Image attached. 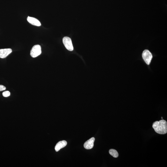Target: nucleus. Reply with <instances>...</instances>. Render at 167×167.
I'll return each instance as SVG.
<instances>
[{
    "label": "nucleus",
    "mask_w": 167,
    "mask_h": 167,
    "mask_svg": "<svg viewBox=\"0 0 167 167\" xmlns=\"http://www.w3.org/2000/svg\"><path fill=\"white\" fill-rule=\"evenodd\" d=\"M152 127L155 132L159 134H164L167 133V122L165 120L155 121L153 123Z\"/></svg>",
    "instance_id": "obj_1"
},
{
    "label": "nucleus",
    "mask_w": 167,
    "mask_h": 167,
    "mask_svg": "<svg viewBox=\"0 0 167 167\" xmlns=\"http://www.w3.org/2000/svg\"><path fill=\"white\" fill-rule=\"evenodd\" d=\"M42 53L40 46L37 45L33 46L31 50L30 55L33 58L36 57Z\"/></svg>",
    "instance_id": "obj_2"
},
{
    "label": "nucleus",
    "mask_w": 167,
    "mask_h": 167,
    "mask_svg": "<svg viewBox=\"0 0 167 167\" xmlns=\"http://www.w3.org/2000/svg\"><path fill=\"white\" fill-rule=\"evenodd\" d=\"M142 56L146 63L148 65H149L153 58L152 55L151 53L148 50H144L143 51Z\"/></svg>",
    "instance_id": "obj_3"
},
{
    "label": "nucleus",
    "mask_w": 167,
    "mask_h": 167,
    "mask_svg": "<svg viewBox=\"0 0 167 167\" xmlns=\"http://www.w3.org/2000/svg\"><path fill=\"white\" fill-rule=\"evenodd\" d=\"M63 41L64 45L67 50L70 51H73L74 50L72 40L70 38L67 37H64Z\"/></svg>",
    "instance_id": "obj_4"
},
{
    "label": "nucleus",
    "mask_w": 167,
    "mask_h": 167,
    "mask_svg": "<svg viewBox=\"0 0 167 167\" xmlns=\"http://www.w3.org/2000/svg\"><path fill=\"white\" fill-rule=\"evenodd\" d=\"M95 140V138L94 137H93L87 141H86L84 145V148L87 149H92L93 147L94 142Z\"/></svg>",
    "instance_id": "obj_5"
},
{
    "label": "nucleus",
    "mask_w": 167,
    "mask_h": 167,
    "mask_svg": "<svg viewBox=\"0 0 167 167\" xmlns=\"http://www.w3.org/2000/svg\"><path fill=\"white\" fill-rule=\"evenodd\" d=\"M12 52V50L10 48L0 49V58L3 59L6 57Z\"/></svg>",
    "instance_id": "obj_6"
},
{
    "label": "nucleus",
    "mask_w": 167,
    "mask_h": 167,
    "mask_svg": "<svg viewBox=\"0 0 167 167\" xmlns=\"http://www.w3.org/2000/svg\"><path fill=\"white\" fill-rule=\"evenodd\" d=\"M27 20L28 22L34 26H41V23L37 19L35 18L28 17L27 18Z\"/></svg>",
    "instance_id": "obj_7"
},
{
    "label": "nucleus",
    "mask_w": 167,
    "mask_h": 167,
    "mask_svg": "<svg viewBox=\"0 0 167 167\" xmlns=\"http://www.w3.org/2000/svg\"><path fill=\"white\" fill-rule=\"evenodd\" d=\"M67 142L65 140L59 141L56 145L55 147V149L56 152H58L60 150L65 147L67 145Z\"/></svg>",
    "instance_id": "obj_8"
},
{
    "label": "nucleus",
    "mask_w": 167,
    "mask_h": 167,
    "mask_svg": "<svg viewBox=\"0 0 167 167\" xmlns=\"http://www.w3.org/2000/svg\"><path fill=\"white\" fill-rule=\"evenodd\" d=\"M109 154L115 158H117L119 156V154L117 151L115 149H111L109 151Z\"/></svg>",
    "instance_id": "obj_9"
},
{
    "label": "nucleus",
    "mask_w": 167,
    "mask_h": 167,
    "mask_svg": "<svg viewBox=\"0 0 167 167\" xmlns=\"http://www.w3.org/2000/svg\"><path fill=\"white\" fill-rule=\"evenodd\" d=\"M10 95V93L9 91H4L3 93V97H8Z\"/></svg>",
    "instance_id": "obj_10"
},
{
    "label": "nucleus",
    "mask_w": 167,
    "mask_h": 167,
    "mask_svg": "<svg viewBox=\"0 0 167 167\" xmlns=\"http://www.w3.org/2000/svg\"><path fill=\"white\" fill-rule=\"evenodd\" d=\"M6 89V88L3 85H0V91H3L5 90Z\"/></svg>",
    "instance_id": "obj_11"
},
{
    "label": "nucleus",
    "mask_w": 167,
    "mask_h": 167,
    "mask_svg": "<svg viewBox=\"0 0 167 167\" xmlns=\"http://www.w3.org/2000/svg\"><path fill=\"white\" fill-rule=\"evenodd\" d=\"M162 119H163V118H162Z\"/></svg>",
    "instance_id": "obj_12"
}]
</instances>
